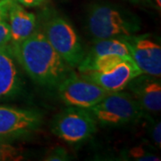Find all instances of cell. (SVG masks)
<instances>
[{
	"mask_svg": "<svg viewBox=\"0 0 161 161\" xmlns=\"http://www.w3.org/2000/svg\"><path fill=\"white\" fill-rule=\"evenodd\" d=\"M10 46L20 67L41 86L57 89L73 73L72 67L52 47L40 30Z\"/></svg>",
	"mask_w": 161,
	"mask_h": 161,
	"instance_id": "1",
	"label": "cell"
},
{
	"mask_svg": "<svg viewBox=\"0 0 161 161\" xmlns=\"http://www.w3.org/2000/svg\"><path fill=\"white\" fill-rule=\"evenodd\" d=\"M88 31L94 40L125 38L140 31L135 18L109 5H95L87 18Z\"/></svg>",
	"mask_w": 161,
	"mask_h": 161,
	"instance_id": "2",
	"label": "cell"
},
{
	"mask_svg": "<svg viewBox=\"0 0 161 161\" xmlns=\"http://www.w3.org/2000/svg\"><path fill=\"white\" fill-rule=\"evenodd\" d=\"M97 124L118 126L142 118L146 113L130 92H109L98 103L88 108Z\"/></svg>",
	"mask_w": 161,
	"mask_h": 161,
	"instance_id": "3",
	"label": "cell"
},
{
	"mask_svg": "<svg viewBox=\"0 0 161 161\" xmlns=\"http://www.w3.org/2000/svg\"><path fill=\"white\" fill-rule=\"evenodd\" d=\"M52 47L72 68L78 67L85 52L75 29L61 16H52L40 30Z\"/></svg>",
	"mask_w": 161,
	"mask_h": 161,
	"instance_id": "4",
	"label": "cell"
},
{
	"mask_svg": "<svg viewBox=\"0 0 161 161\" xmlns=\"http://www.w3.org/2000/svg\"><path fill=\"white\" fill-rule=\"evenodd\" d=\"M97 122L87 108L68 107L52 123V132L69 143H79L89 139L97 130Z\"/></svg>",
	"mask_w": 161,
	"mask_h": 161,
	"instance_id": "5",
	"label": "cell"
},
{
	"mask_svg": "<svg viewBox=\"0 0 161 161\" xmlns=\"http://www.w3.org/2000/svg\"><path fill=\"white\" fill-rule=\"evenodd\" d=\"M59 98L68 107L90 108L109 92L95 82L74 72L57 87Z\"/></svg>",
	"mask_w": 161,
	"mask_h": 161,
	"instance_id": "6",
	"label": "cell"
},
{
	"mask_svg": "<svg viewBox=\"0 0 161 161\" xmlns=\"http://www.w3.org/2000/svg\"><path fill=\"white\" fill-rule=\"evenodd\" d=\"M40 115L33 110L0 106V139L13 142L38 130Z\"/></svg>",
	"mask_w": 161,
	"mask_h": 161,
	"instance_id": "7",
	"label": "cell"
},
{
	"mask_svg": "<svg viewBox=\"0 0 161 161\" xmlns=\"http://www.w3.org/2000/svg\"><path fill=\"white\" fill-rule=\"evenodd\" d=\"M141 74L142 73L132 58H124L105 69L80 72V75L108 92L124 91L128 83Z\"/></svg>",
	"mask_w": 161,
	"mask_h": 161,
	"instance_id": "8",
	"label": "cell"
},
{
	"mask_svg": "<svg viewBox=\"0 0 161 161\" xmlns=\"http://www.w3.org/2000/svg\"><path fill=\"white\" fill-rule=\"evenodd\" d=\"M130 50L132 61L145 75L160 77L161 47L148 35L135 34L123 38Z\"/></svg>",
	"mask_w": 161,
	"mask_h": 161,
	"instance_id": "9",
	"label": "cell"
},
{
	"mask_svg": "<svg viewBox=\"0 0 161 161\" xmlns=\"http://www.w3.org/2000/svg\"><path fill=\"white\" fill-rule=\"evenodd\" d=\"M146 114H157L161 109L160 77L141 74L126 86Z\"/></svg>",
	"mask_w": 161,
	"mask_h": 161,
	"instance_id": "10",
	"label": "cell"
},
{
	"mask_svg": "<svg viewBox=\"0 0 161 161\" xmlns=\"http://www.w3.org/2000/svg\"><path fill=\"white\" fill-rule=\"evenodd\" d=\"M23 75L10 44L0 47V102L14 98L23 88Z\"/></svg>",
	"mask_w": 161,
	"mask_h": 161,
	"instance_id": "11",
	"label": "cell"
},
{
	"mask_svg": "<svg viewBox=\"0 0 161 161\" xmlns=\"http://www.w3.org/2000/svg\"><path fill=\"white\" fill-rule=\"evenodd\" d=\"M113 56L131 58L129 47L123 38L94 40L91 49L85 54L84 58L77 68L79 72H82L94 61Z\"/></svg>",
	"mask_w": 161,
	"mask_h": 161,
	"instance_id": "12",
	"label": "cell"
},
{
	"mask_svg": "<svg viewBox=\"0 0 161 161\" xmlns=\"http://www.w3.org/2000/svg\"><path fill=\"white\" fill-rule=\"evenodd\" d=\"M7 22L11 31L10 44L25 40L37 30V20L34 14L14 0L9 8Z\"/></svg>",
	"mask_w": 161,
	"mask_h": 161,
	"instance_id": "13",
	"label": "cell"
},
{
	"mask_svg": "<svg viewBox=\"0 0 161 161\" xmlns=\"http://www.w3.org/2000/svg\"><path fill=\"white\" fill-rule=\"evenodd\" d=\"M25 158L26 154L23 148L0 139V161H21Z\"/></svg>",
	"mask_w": 161,
	"mask_h": 161,
	"instance_id": "14",
	"label": "cell"
},
{
	"mask_svg": "<svg viewBox=\"0 0 161 161\" xmlns=\"http://www.w3.org/2000/svg\"><path fill=\"white\" fill-rule=\"evenodd\" d=\"M128 157L134 160L139 161H159L160 158L158 156L149 152L142 147H135L129 150Z\"/></svg>",
	"mask_w": 161,
	"mask_h": 161,
	"instance_id": "15",
	"label": "cell"
},
{
	"mask_svg": "<svg viewBox=\"0 0 161 161\" xmlns=\"http://www.w3.org/2000/svg\"><path fill=\"white\" fill-rule=\"evenodd\" d=\"M11 42V31L7 21L0 22V47L7 46Z\"/></svg>",
	"mask_w": 161,
	"mask_h": 161,
	"instance_id": "16",
	"label": "cell"
},
{
	"mask_svg": "<svg viewBox=\"0 0 161 161\" xmlns=\"http://www.w3.org/2000/svg\"><path fill=\"white\" fill-rule=\"evenodd\" d=\"M150 138L157 147L161 146V123L160 121H154L150 126Z\"/></svg>",
	"mask_w": 161,
	"mask_h": 161,
	"instance_id": "17",
	"label": "cell"
},
{
	"mask_svg": "<svg viewBox=\"0 0 161 161\" xmlns=\"http://www.w3.org/2000/svg\"><path fill=\"white\" fill-rule=\"evenodd\" d=\"M68 155L65 150L62 148H58L56 150L52 151L49 155L45 158V160L50 161H62V160H68Z\"/></svg>",
	"mask_w": 161,
	"mask_h": 161,
	"instance_id": "18",
	"label": "cell"
},
{
	"mask_svg": "<svg viewBox=\"0 0 161 161\" xmlns=\"http://www.w3.org/2000/svg\"><path fill=\"white\" fill-rule=\"evenodd\" d=\"M12 2L13 0H0V22L7 21Z\"/></svg>",
	"mask_w": 161,
	"mask_h": 161,
	"instance_id": "19",
	"label": "cell"
},
{
	"mask_svg": "<svg viewBox=\"0 0 161 161\" xmlns=\"http://www.w3.org/2000/svg\"><path fill=\"white\" fill-rule=\"evenodd\" d=\"M14 1L22 5L23 6H26V7L40 6L45 2V0H14Z\"/></svg>",
	"mask_w": 161,
	"mask_h": 161,
	"instance_id": "20",
	"label": "cell"
},
{
	"mask_svg": "<svg viewBox=\"0 0 161 161\" xmlns=\"http://www.w3.org/2000/svg\"><path fill=\"white\" fill-rule=\"evenodd\" d=\"M156 3H157V6H158V8H160V6H161V0H156Z\"/></svg>",
	"mask_w": 161,
	"mask_h": 161,
	"instance_id": "21",
	"label": "cell"
},
{
	"mask_svg": "<svg viewBox=\"0 0 161 161\" xmlns=\"http://www.w3.org/2000/svg\"><path fill=\"white\" fill-rule=\"evenodd\" d=\"M130 1H133V2H136V1H138V0H130Z\"/></svg>",
	"mask_w": 161,
	"mask_h": 161,
	"instance_id": "22",
	"label": "cell"
}]
</instances>
